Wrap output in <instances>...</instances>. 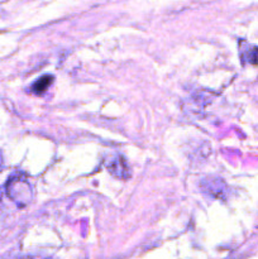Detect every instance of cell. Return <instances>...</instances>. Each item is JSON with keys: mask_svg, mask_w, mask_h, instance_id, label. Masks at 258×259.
I'll use <instances>...</instances> for the list:
<instances>
[{"mask_svg": "<svg viewBox=\"0 0 258 259\" xmlns=\"http://www.w3.org/2000/svg\"><path fill=\"white\" fill-rule=\"evenodd\" d=\"M7 194L18 206L23 207L32 201L33 189L27 179L23 176H14L8 181Z\"/></svg>", "mask_w": 258, "mask_h": 259, "instance_id": "cell-1", "label": "cell"}, {"mask_svg": "<svg viewBox=\"0 0 258 259\" xmlns=\"http://www.w3.org/2000/svg\"><path fill=\"white\" fill-rule=\"evenodd\" d=\"M105 167L116 179L126 180L131 177V168H129L128 163H126L125 158L120 156V154L109 156V158L105 161Z\"/></svg>", "mask_w": 258, "mask_h": 259, "instance_id": "cell-2", "label": "cell"}, {"mask_svg": "<svg viewBox=\"0 0 258 259\" xmlns=\"http://www.w3.org/2000/svg\"><path fill=\"white\" fill-rule=\"evenodd\" d=\"M201 187L205 192H207L211 196L218 197V199H225L227 186L223 182V180L217 179V177H207L201 182Z\"/></svg>", "mask_w": 258, "mask_h": 259, "instance_id": "cell-3", "label": "cell"}, {"mask_svg": "<svg viewBox=\"0 0 258 259\" xmlns=\"http://www.w3.org/2000/svg\"><path fill=\"white\" fill-rule=\"evenodd\" d=\"M52 82H53V76L45 75L40 78H38V80L33 83L32 90L34 91L35 94H42L45 93L46 90H48V88L52 85Z\"/></svg>", "mask_w": 258, "mask_h": 259, "instance_id": "cell-4", "label": "cell"}, {"mask_svg": "<svg viewBox=\"0 0 258 259\" xmlns=\"http://www.w3.org/2000/svg\"><path fill=\"white\" fill-rule=\"evenodd\" d=\"M3 166H4V158H3V154L0 152V169L3 168Z\"/></svg>", "mask_w": 258, "mask_h": 259, "instance_id": "cell-5", "label": "cell"}]
</instances>
